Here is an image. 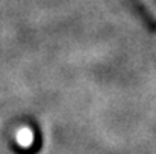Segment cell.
Returning a JSON list of instances; mask_svg holds the SVG:
<instances>
[{
  "instance_id": "1",
  "label": "cell",
  "mask_w": 156,
  "mask_h": 154,
  "mask_svg": "<svg viewBox=\"0 0 156 154\" xmlns=\"http://www.w3.org/2000/svg\"><path fill=\"white\" fill-rule=\"evenodd\" d=\"M17 142L21 148H27L32 145L34 142V133L29 130V128H21L18 133H17Z\"/></svg>"
}]
</instances>
